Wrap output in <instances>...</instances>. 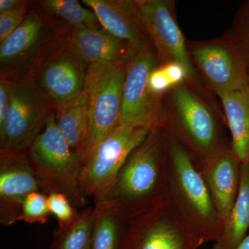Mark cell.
I'll return each mask as SVG.
<instances>
[{"label": "cell", "instance_id": "1", "mask_svg": "<svg viewBox=\"0 0 249 249\" xmlns=\"http://www.w3.org/2000/svg\"><path fill=\"white\" fill-rule=\"evenodd\" d=\"M167 134L160 126L152 129L129 155L115 179L95 201L126 223L166 199Z\"/></svg>", "mask_w": 249, "mask_h": 249}, {"label": "cell", "instance_id": "2", "mask_svg": "<svg viewBox=\"0 0 249 249\" xmlns=\"http://www.w3.org/2000/svg\"><path fill=\"white\" fill-rule=\"evenodd\" d=\"M166 134V199L204 244L214 242L222 235L224 224L200 164L179 142Z\"/></svg>", "mask_w": 249, "mask_h": 249}, {"label": "cell", "instance_id": "3", "mask_svg": "<svg viewBox=\"0 0 249 249\" xmlns=\"http://www.w3.org/2000/svg\"><path fill=\"white\" fill-rule=\"evenodd\" d=\"M225 125L224 114L186 83L163 96L160 127L199 164L231 142L226 135Z\"/></svg>", "mask_w": 249, "mask_h": 249}, {"label": "cell", "instance_id": "4", "mask_svg": "<svg viewBox=\"0 0 249 249\" xmlns=\"http://www.w3.org/2000/svg\"><path fill=\"white\" fill-rule=\"evenodd\" d=\"M72 29L34 1L22 24L0 45V76H35L68 47Z\"/></svg>", "mask_w": 249, "mask_h": 249}, {"label": "cell", "instance_id": "5", "mask_svg": "<svg viewBox=\"0 0 249 249\" xmlns=\"http://www.w3.org/2000/svg\"><path fill=\"white\" fill-rule=\"evenodd\" d=\"M27 152L43 193H63L76 207L86 204L80 185L81 162L58 128L55 111Z\"/></svg>", "mask_w": 249, "mask_h": 249}, {"label": "cell", "instance_id": "6", "mask_svg": "<svg viewBox=\"0 0 249 249\" xmlns=\"http://www.w3.org/2000/svg\"><path fill=\"white\" fill-rule=\"evenodd\" d=\"M126 64L102 62L90 65L85 92L89 99V124L82 166L98 144L121 124Z\"/></svg>", "mask_w": 249, "mask_h": 249}, {"label": "cell", "instance_id": "7", "mask_svg": "<svg viewBox=\"0 0 249 249\" xmlns=\"http://www.w3.org/2000/svg\"><path fill=\"white\" fill-rule=\"evenodd\" d=\"M9 88L11 105L4 129L0 132V146L27 151L45 129L56 104L35 76L9 80Z\"/></svg>", "mask_w": 249, "mask_h": 249}, {"label": "cell", "instance_id": "8", "mask_svg": "<svg viewBox=\"0 0 249 249\" xmlns=\"http://www.w3.org/2000/svg\"><path fill=\"white\" fill-rule=\"evenodd\" d=\"M150 40L156 49L158 65L176 62L186 69L192 89L215 107L213 93L193 66L187 40L178 27L175 2L172 0H137Z\"/></svg>", "mask_w": 249, "mask_h": 249}, {"label": "cell", "instance_id": "9", "mask_svg": "<svg viewBox=\"0 0 249 249\" xmlns=\"http://www.w3.org/2000/svg\"><path fill=\"white\" fill-rule=\"evenodd\" d=\"M204 244L165 199L127 222L120 249H198Z\"/></svg>", "mask_w": 249, "mask_h": 249}, {"label": "cell", "instance_id": "10", "mask_svg": "<svg viewBox=\"0 0 249 249\" xmlns=\"http://www.w3.org/2000/svg\"><path fill=\"white\" fill-rule=\"evenodd\" d=\"M193 66L213 94L249 84V70L231 32L206 41H187Z\"/></svg>", "mask_w": 249, "mask_h": 249}, {"label": "cell", "instance_id": "11", "mask_svg": "<svg viewBox=\"0 0 249 249\" xmlns=\"http://www.w3.org/2000/svg\"><path fill=\"white\" fill-rule=\"evenodd\" d=\"M151 129L120 124L98 144L82 166L80 185L86 196H102L132 152L144 142Z\"/></svg>", "mask_w": 249, "mask_h": 249}, {"label": "cell", "instance_id": "12", "mask_svg": "<svg viewBox=\"0 0 249 249\" xmlns=\"http://www.w3.org/2000/svg\"><path fill=\"white\" fill-rule=\"evenodd\" d=\"M158 66L152 41L147 42L127 64L123 90L121 124L153 129L160 126L163 98L149 88V78Z\"/></svg>", "mask_w": 249, "mask_h": 249}, {"label": "cell", "instance_id": "13", "mask_svg": "<svg viewBox=\"0 0 249 249\" xmlns=\"http://www.w3.org/2000/svg\"><path fill=\"white\" fill-rule=\"evenodd\" d=\"M41 184L27 151L0 149V222H18L23 201Z\"/></svg>", "mask_w": 249, "mask_h": 249}, {"label": "cell", "instance_id": "14", "mask_svg": "<svg viewBox=\"0 0 249 249\" xmlns=\"http://www.w3.org/2000/svg\"><path fill=\"white\" fill-rule=\"evenodd\" d=\"M200 169L224 224L240 191L242 161L230 142L201 163Z\"/></svg>", "mask_w": 249, "mask_h": 249}, {"label": "cell", "instance_id": "15", "mask_svg": "<svg viewBox=\"0 0 249 249\" xmlns=\"http://www.w3.org/2000/svg\"><path fill=\"white\" fill-rule=\"evenodd\" d=\"M92 10L103 29L137 52L150 40L137 0H83Z\"/></svg>", "mask_w": 249, "mask_h": 249}, {"label": "cell", "instance_id": "16", "mask_svg": "<svg viewBox=\"0 0 249 249\" xmlns=\"http://www.w3.org/2000/svg\"><path fill=\"white\" fill-rule=\"evenodd\" d=\"M88 68L67 47L35 77L57 106L84 92Z\"/></svg>", "mask_w": 249, "mask_h": 249}, {"label": "cell", "instance_id": "17", "mask_svg": "<svg viewBox=\"0 0 249 249\" xmlns=\"http://www.w3.org/2000/svg\"><path fill=\"white\" fill-rule=\"evenodd\" d=\"M68 47L89 66L102 62L127 65L134 56L127 43L103 29L73 28Z\"/></svg>", "mask_w": 249, "mask_h": 249}, {"label": "cell", "instance_id": "18", "mask_svg": "<svg viewBox=\"0 0 249 249\" xmlns=\"http://www.w3.org/2000/svg\"><path fill=\"white\" fill-rule=\"evenodd\" d=\"M232 150L242 163L249 162V84L229 92L218 93Z\"/></svg>", "mask_w": 249, "mask_h": 249}, {"label": "cell", "instance_id": "19", "mask_svg": "<svg viewBox=\"0 0 249 249\" xmlns=\"http://www.w3.org/2000/svg\"><path fill=\"white\" fill-rule=\"evenodd\" d=\"M55 121L60 132L80 160L89 124V99L85 92L58 105Z\"/></svg>", "mask_w": 249, "mask_h": 249}, {"label": "cell", "instance_id": "20", "mask_svg": "<svg viewBox=\"0 0 249 249\" xmlns=\"http://www.w3.org/2000/svg\"><path fill=\"white\" fill-rule=\"evenodd\" d=\"M249 229V162L242 163L238 196L231 212L224 222L222 235L212 249H237Z\"/></svg>", "mask_w": 249, "mask_h": 249}, {"label": "cell", "instance_id": "21", "mask_svg": "<svg viewBox=\"0 0 249 249\" xmlns=\"http://www.w3.org/2000/svg\"><path fill=\"white\" fill-rule=\"evenodd\" d=\"M89 249H120L127 223L110 210L95 206Z\"/></svg>", "mask_w": 249, "mask_h": 249}, {"label": "cell", "instance_id": "22", "mask_svg": "<svg viewBox=\"0 0 249 249\" xmlns=\"http://www.w3.org/2000/svg\"><path fill=\"white\" fill-rule=\"evenodd\" d=\"M95 214L94 209H85L69 227L54 231L50 249H89Z\"/></svg>", "mask_w": 249, "mask_h": 249}, {"label": "cell", "instance_id": "23", "mask_svg": "<svg viewBox=\"0 0 249 249\" xmlns=\"http://www.w3.org/2000/svg\"><path fill=\"white\" fill-rule=\"evenodd\" d=\"M37 4L72 28L103 29L92 10L82 6L77 0H42L37 1Z\"/></svg>", "mask_w": 249, "mask_h": 249}, {"label": "cell", "instance_id": "24", "mask_svg": "<svg viewBox=\"0 0 249 249\" xmlns=\"http://www.w3.org/2000/svg\"><path fill=\"white\" fill-rule=\"evenodd\" d=\"M188 78L184 67L176 62H168L158 65L152 71L149 78V88L156 96L163 97L170 89L187 83Z\"/></svg>", "mask_w": 249, "mask_h": 249}, {"label": "cell", "instance_id": "25", "mask_svg": "<svg viewBox=\"0 0 249 249\" xmlns=\"http://www.w3.org/2000/svg\"><path fill=\"white\" fill-rule=\"evenodd\" d=\"M51 214L47 195L42 191L34 192L23 201L22 211L18 222L23 221L30 224H44L48 222Z\"/></svg>", "mask_w": 249, "mask_h": 249}, {"label": "cell", "instance_id": "26", "mask_svg": "<svg viewBox=\"0 0 249 249\" xmlns=\"http://www.w3.org/2000/svg\"><path fill=\"white\" fill-rule=\"evenodd\" d=\"M47 203L51 214H53L58 220V229L69 227L79 214L70 198L63 193H52L47 195Z\"/></svg>", "mask_w": 249, "mask_h": 249}, {"label": "cell", "instance_id": "27", "mask_svg": "<svg viewBox=\"0 0 249 249\" xmlns=\"http://www.w3.org/2000/svg\"><path fill=\"white\" fill-rule=\"evenodd\" d=\"M33 2L25 1L14 9L0 13V45L22 24L30 11Z\"/></svg>", "mask_w": 249, "mask_h": 249}, {"label": "cell", "instance_id": "28", "mask_svg": "<svg viewBox=\"0 0 249 249\" xmlns=\"http://www.w3.org/2000/svg\"><path fill=\"white\" fill-rule=\"evenodd\" d=\"M231 34L249 70V4L237 15Z\"/></svg>", "mask_w": 249, "mask_h": 249}, {"label": "cell", "instance_id": "29", "mask_svg": "<svg viewBox=\"0 0 249 249\" xmlns=\"http://www.w3.org/2000/svg\"><path fill=\"white\" fill-rule=\"evenodd\" d=\"M11 105L9 80L0 76V132L4 129Z\"/></svg>", "mask_w": 249, "mask_h": 249}, {"label": "cell", "instance_id": "30", "mask_svg": "<svg viewBox=\"0 0 249 249\" xmlns=\"http://www.w3.org/2000/svg\"><path fill=\"white\" fill-rule=\"evenodd\" d=\"M24 1L25 0H0V13L14 9Z\"/></svg>", "mask_w": 249, "mask_h": 249}, {"label": "cell", "instance_id": "31", "mask_svg": "<svg viewBox=\"0 0 249 249\" xmlns=\"http://www.w3.org/2000/svg\"><path fill=\"white\" fill-rule=\"evenodd\" d=\"M237 249H249V233L245 237V240L242 241Z\"/></svg>", "mask_w": 249, "mask_h": 249}]
</instances>
